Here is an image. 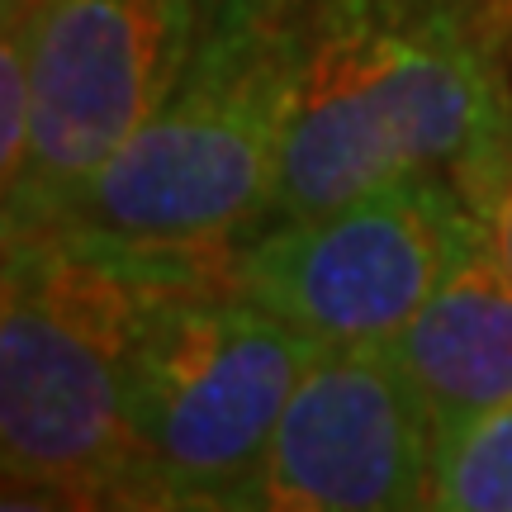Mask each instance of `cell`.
Listing matches in <instances>:
<instances>
[{"instance_id": "obj_1", "label": "cell", "mask_w": 512, "mask_h": 512, "mask_svg": "<svg viewBox=\"0 0 512 512\" xmlns=\"http://www.w3.org/2000/svg\"><path fill=\"white\" fill-rule=\"evenodd\" d=\"M290 119L275 219L451 171L512 114V29L484 0H285Z\"/></svg>"}, {"instance_id": "obj_2", "label": "cell", "mask_w": 512, "mask_h": 512, "mask_svg": "<svg viewBox=\"0 0 512 512\" xmlns=\"http://www.w3.org/2000/svg\"><path fill=\"white\" fill-rule=\"evenodd\" d=\"M228 266V261H223ZM219 261L133 252L62 223L5 228V508H138L133 351L152 299Z\"/></svg>"}, {"instance_id": "obj_3", "label": "cell", "mask_w": 512, "mask_h": 512, "mask_svg": "<svg viewBox=\"0 0 512 512\" xmlns=\"http://www.w3.org/2000/svg\"><path fill=\"white\" fill-rule=\"evenodd\" d=\"M290 119L285 0H228L157 114L72 195L53 223L133 252L228 261L266 228Z\"/></svg>"}, {"instance_id": "obj_4", "label": "cell", "mask_w": 512, "mask_h": 512, "mask_svg": "<svg viewBox=\"0 0 512 512\" xmlns=\"http://www.w3.org/2000/svg\"><path fill=\"white\" fill-rule=\"evenodd\" d=\"M318 351L223 271L166 280L133 351L138 508H242Z\"/></svg>"}, {"instance_id": "obj_5", "label": "cell", "mask_w": 512, "mask_h": 512, "mask_svg": "<svg viewBox=\"0 0 512 512\" xmlns=\"http://www.w3.org/2000/svg\"><path fill=\"white\" fill-rule=\"evenodd\" d=\"M475 219L446 171L275 219L233 247L223 280L318 347H389L456 266Z\"/></svg>"}, {"instance_id": "obj_6", "label": "cell", "mask_w": 512, "mask_h": 512, "mask_svg": "<svg viewBox=\"0 0 512 512\" xmlns=\"http://www.w3.org/2000/svg\"><path fill=\"white\" fill-rule=\"evenodd\" d=\"M29 53L34 147L5 228L53 223L157 114L200 43V0H24L5 10Z\"/></svg>"}, {"instance_id": "obj_7", "label": "cell", "mask_w": 512, "mask_h": 512, "mask_svg": "<svg viewBox=\"0 0 512 512\" xmlns=\"http://www.w3.org/2000/svg\"><path fill=\"white\" fill-rule=\"evenodd\" d=\"M437 427L389 347H323L275 422L242 508H427Z\"/></svg>"}, {"instance_id": "obj_8", "label": "cell", "mask_w": 512, "mask_h": 512, "mask_svg": "<svg viewBox=\"0 0 512 512\" xmlns=\"http://www.w3.org/2000/svg\"><path fill=\"white\" fill-rule=\"evenodd\" d=\"M437 437L512 399V275L470 238L408 328L389 342Z\"/></svg>"}, {"instance_id": "obj_9", "label": "cell", "mask_w": 512, "mask_h": 512, "mask_svg": "<svg viewBox=\"0 0 512 512\" xmlns=\"http://www.w3.org/2000/svg\"><path fill=\"white\" fill-rule=\"evenodd\" d=\"M427 508L512 512V399L437 437Z\"/></svg>"}, {"instance_id": "obj_10", "label": "cell", "mask_w": 512, "mask_h": 512, "mask_svg": "<svg viewBox=\"0 0 512 512\" xmlns=\"http://www.w3.org/2000/svg\"><path fill=\"white\" fill-rule=\"evenodd\" d=\"M446 176L456 181L484 252L512 275V114L494 133H484Z\"/></svg>"}, {"instance_id": "obj_11", "label": "cell", "mask_w": 512, "mask_h": 512, "mask_svg": "<svg viewBox=\"0 0 512 512\" xmlns=\"http://www.w3.org/2000/svg\"><path fill=\"white\" fill-rule=\"evenodd\" d=\"M0 43V200H10L24 181L29 147H34V81L29 53L15 24H5Z\"/></svg>"}, {"instance_id": "obj_12", "label": "cell", "mask_w": 512, "mask_h": 512, "mask_svg": "<svg viewBox=\"0 0 512 512\" xmlns=\"http://www.w3.org/2000/svg\"><path fill=\"white\" fill-rule=\"evenodd\" d=\"M484 5H489V10H494V15L512 29V0H484Z\"/></svg>"}, {"instance_id": "obj_13", "label": "cell", "mask_w": 512, "mask_h": 512, "mask_svg": "<svg viewBox=\"0 0 512 512\" xmlns=\"http://www.w3.org/2000/svg\"><path fill=\"white\" fill-rule=\"evenodd\" d=\"M219 5H228V0H200V15H209V10H219Z\"/></svg>"}]
</instances>
